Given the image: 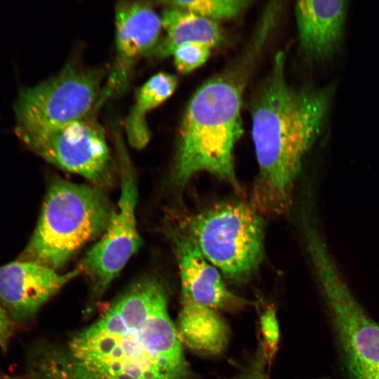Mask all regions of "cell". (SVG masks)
<instances>
[{"instance_id": "4fadbf2b", "label": "cell", "mask_w": 379, "mask_h": 379, "mask_svg": "<svg viewBox=\"0 0 379 379\" xmlns=\"http://www.w3.org/2000/svg\"><path fill=\"white\" fill-rule=\"evenodd\" d=\"M348 1H299L294 11L301 52L309 59L333 58L342 45Z\"/></svg>"}, {"instance_id": "9c48e42d", "label": "cell", "mask_w": 379, "mask_h": 379, "mask_svg": "<svg viewBox=\"0 0 379 379\" xmlns=\"http://www.w3.org/2000/svg\"><path fill=\"white\" fill-rule=\"evenodd\" d=\"M121 193L117 208L99 241L83 257L77 267L86 275L91 285V303L105 293L128 260L142 244L135 208L138 187L128 157L119 151Z\"/></svg>"}, {"instance_id": "e0dca14e", "label": "cell", "mask_w": 379, "mask_h": 379, "mask_svg": "<svg viewBox=\"0 0 379 379\" xmlns=\"http://www.w3.org/2000/svg\"><path fill=\"white\" fill-rule=\"evenodd\" d=\"M168 6L187 10L216 22L239 17L252 3L246 0H193L164 1Z\"/></svg>"}, {"instance_id": "2e32d148", "label": "cell", "mask_w": 379, "mask_h": 379, "mask_svg": "<svg viewBox=\"0 0 379 379\" xmlns=\"http://www.w3.org/2000/svg\"><path fill=\"white\" fill-rule=\"evenodd\" d=\"M177 86L178 79L175 75L159 72L139 88L125 121V130L131 146L140 149L147 145L151 133L145 119L147 113L170 98Z\"/></svg>"}, {"instance_id": "277c9868", "label": "cell", "mask_w": 379, "mask_h": 379, "mask_svg": "<svg viewBox=\"0 0 379 379\" xmlns=\"http://www.w3.org/2000/svg\"><path fill=\"white\" fill-rule=\"evenodd\" d=\"M114 211L100 187L54 180L46 192L34 231L18 260L58 271L86 243L103 234Z\"/></svg>"}, {"instance_id": "7a4b0ae2", "label": "cell", "mask_w": 379, "mask_h": 379, "mask_svg": "<svg viewBox=\"0 0 379 379\" xmlns=\"http://www.w3.org/2000/svg\"><path fill=\"white\" fill-rule=\"evenodd\" d=\"M286 58L284 50L277 53L251 103L258 168L251 204L271 215L289 210L302 161L324 127L335 91L333 84L321 88L290 85Z\"/></svg>"}, {"instance_id": "ba28073f", "label": "cell", "mask_w": 379, "mask_h": 379, "mask_svg": "<svg viewBox=\"0 0 379 379\" xmlns=\"http://www.w3.org/2000/svg\"><path fill=\"white\" fill-rule=\"evenodd\" d=\"M15 132L32 151L58 168L98 187L112 184V159L104 131L93 115L58 126Z\"/></svg>"}, {"instance_id": "8992f818", "label": "cell", "mask_w": 379, "mask_h": 379, "mask_svg": "<svg viewBox=\"0 0 379 379\" xmlns=\"http://www.w3.org/2000/svg\"><path fill=\"white\" fill-rule=\"evenodd\" d=\"M339 345L347 379H379V324L343 281L326 251L311 255Z\"/></svg>"}, {"instance_id": "5bb4252c", "label": "cell", "mask_w": 379, "mask_h": 379, "mask_svg": "<svg viewBox=\"0 0 379 379\" xmlns=\"http://www.w3.org/2000/svg\"><path fill=\"white\" fill-rule=\"evenodd\" d=\"M182 344L205 354H220L229 340L227 323L218 311L181 301L176 325Z\"/></svg>"}, {"instance_id": "d6986e66", "label": "cell", "mask_w": 379, "mask_h": 379, "mask_svg": "<svg viewBox=\"0 0 379 379\" xmlns=\"http://www.w3.org/2000/svg\"><path fill=\"white\" fill-rule=\"evenodd\" d=\"M260 324L267 359L271 360L277 350L279 336L278 321L274 311L272 310L265 311L261 316Z\"/></svg>"}, {"instance_id": "52a82bcc", "label": "cell", "mask_w": 379, "mask_h": 379, "mask_svg": "<svg viewBox=\"0 0 379 379\" xmlns=\"http://www.w3.org/2000/svg\"><path fill=\"white\" fill-rule=\"evenodd\" d=\"M102 73L65 66L57 75L22 89L14 105L15 129L39 130L85 119L101 101Z\"/></svg>"}, {"instance_id": "7402d4cb", "label": "cell", "mask_w": 379, "mask_h": 379, "mask_svg": "<svg viewBox=\"0 0 379 379\" xmlns=\"http://www.w3.org/2000/svg\"><path fill=\"white\" fill-rule=\"evenodd\" d=\"M243 379H250V378H243Z\"/></svg>"}, {"instance_id": "44dd1931", "label": "cell", "mask_w": 379, "mask_h": 379, "mask_svg": "<svg viewBox=\"0 0 379 379\" xmlns=\"http://www.w3.org/2000/svg\"><path fill=\"white\" fill-rule=\"evenodd\" d=\"M250 379H267L264 371L262 360L259 359L254 364L251 370Z\"/></svg>"}, {"instance_id": "ac0fdd59", "label": "cell", "mask_w": 379, "mask_h": 379, "mask_svg": "<svg viewBox=\"0 0 379 379\" xmlns=\"http://www.w3.org/2000/svg\"><path fill=\"white\" fill-rule=\"evenodd\" d=\"M211 48L201 43H189L179 46L172 54L177 70L187 74L201 67L208 59Z\"/></svg>"}, {"instance_id": "5b68a950", "label": "cell", "mask_w": 379, "mask_h": 379, "mask_svg": "<svg viewBox=\"0 0 379 379\" xmlns=\"http://www.w3.org/2000/svg\"><path fill=\"white\" fill-rule=\"evenodd\" d=\"M183 232L227 279L244 282L258 270L265 254L261 213L252 204L221 202L190 217Z\"/></svg>"}, {"instance_id": "6da1fadb", "label": "cell", "mask_w": 379, "mask_h": 379, "mask_svg": "<svg viewBox=\"0 0 379 379\" xmlns=\"http://www.w3.org/2000/svg\"><path fill=\"white\" fill-rule=\"evenodd\" d=\"M189 373L165 288L147 276L89 326L33 347L18 379H187Z\"/></svg>"}, {"instance_id": "7c38bea8", "label": "cell", "mask_w": 379, "mask_h": 379, "mask_svg": "<svg viewBox=\"0 0 379 379\" xmlns=\"http://www.w3.org/2000/svg\"><path fill=\"white\" fill-rule=\"evenodd\" d=\"M117 62L111 84L121 87L135 61L159 42L161 19L148 1H121L115 9Z\"/></svg>"}, {"instance_id": "3957f363", "label": "cell", "mask_w": 379, "mask_h": 379, "mask_svg": "<svg viewBox=\"0 0 379 379\" xmlns=\"http://www.w3.org/2000/svg\"><path fill=\"white\" fill-rule=\"evenodd\" d=\"M264 44L254 36L242 57L194 93L180 127L172 178L185 187L198 173H207L236 190L241 186L234 161L243 133L242 97L253 62Z\"/></svg>"}, {"instance_id": "8fae6325", "label": "cell", "mask_w": 379, "mask_h": 379, "mask_svg": "<svg viewBox=\"0 0 379 379\" xmlns=\"http://www.w3.org/2000/svg\"><path fill=\"white\" fill-rule=\"evenodd\" d=\"M181 283L182 301L218 311L234 310L244 300L226 287L221 273L184 232H171Z\"/></svg>"}, {"instance_id": "9a60e30c", "label": "cell", "mask_w": 379, "mask_h": 379, "mask_svg": "<svg viewBox=\"0 0 379 379\" xmlns=\"http://www.w3.org/2000/svg\"><path fill=\"white\" fill-rule=\"evenodd\" d=\"M161 19L166 36L154 50L160 58L172 55L179 46L185 44L201 43L213 48L224 39L216 22L185 9L168 6L163 11Z\"/></svg>"}, {"instance_id": "30bf717a", "label": "cell", "mask_w": 379, "mask_h": 379, "mask_svg": "<svg viewBox=\"0 0 379 379\" xmlns=\"http://www.w3.org/2000/svg\"><path fill=\"white\" fill-rule=\"evenodd\" d=\"M80 273L77 268L60 274L31 261L9 262L0 267V304L12 320L25 322Z\"/></svg>"}, {"instance_id": "ffe728a7", "label": "cell", "mask_w": 379, "mask_h": 379, "mask_svg": "<svg viewBox=\"0 0 379 379\" xmlns=\"http://www.w3.org/2000/svg\"><path fill=\"white\" fill-rule=\"evenodd\" d=\"M8 314L0 304V347L6 350L13 333V324Z\"/></svg>"}]
</instances>
